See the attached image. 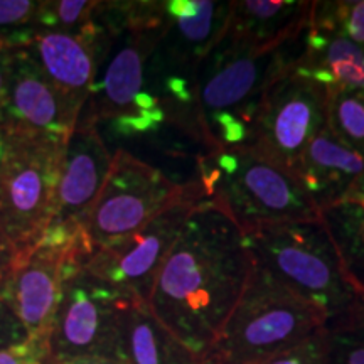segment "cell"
Masks as SVG:
<instances>
[{
  "label": "cell",
  "instance_id": "obj_25",
  "mask_svg": "<svg viewBox=\"0 0 364 364\" xmlns=\"http://www.w3.org/2000/svg\"><path fill=\"white\" fill-rule=\"evenodd\" d=\"M252 364H327L326 332L321 329L302 343Z\"/></svg>",
  "mask_w": 364,
  "mask_h": 364
},
{
  "label": "cell",
  "instance_id": "obj_34",
  "mask_svg": "<svg viewBox=\"0 0 364 364\" xmlns=\"http://www.w3.org/2000/svg\"><path fill=\"white\" fill-rule=\"evenodd\" d=\"M44 364H56V363H54V359L51 358V356H49L48 359H46V363Z\"/></svg>",
  "mask_w": 364,
  "mask_h": 364
},
{
  "label": "cell",
  "instance_id": "obj_16",
  "mask_svg": "<svg viewBox=\"0 0 364 364\" xmlns=\"http://www.w3.org/2000/svg\"><path fill=\"white\" fill-rule=\"evenodd\" d=\"M363 174L364 157L341 144L326 127L307 145L297 179L322 213L343 201Z\"/></svg>",
  "mask_w": 364,
  "mask_h": 364
},
{
  "label": "cell",
  "instance_id": "obj_29",
  "mask_svg": "<svg viewBox=\"0 0 364 364\" xmlns=\"http://www.w3.org/2000/svg\"><path fill=\"white\" fill-rule=\"evenodd\" d=\"M199 0H167L166 12L171 21L191 19L198 14Z\"/></svg>",
  "mask_w": 364,
  "mask_h": 364
},
{
  "label": "cell",
  "instance_id": "obj_33",
  "mask_svg": "<svg viewBox=\"0 0 364 364\" xmlns=\"http://www.w3.org/2000/svg\"><path fill=\"white\" fill-rule=\"evenodd\" d=\"M351 193H364V174L359 177L356 184H354V188L351 189ZM349 193V194H351Z\"/></svg>",
  "mask_w": 364,
  "mask_h": 364
},
{
  "label": "cell",
  "instance_id": "obj_10",
  "mask_svg": "<svg viewBox=\"0 0 364 364\" xmlns=\"http://www.w3.org/2000/svg\"><path fill=\"white\" fill-rule=\"evenodd\" d=\"M132 295L86 272L73 270L49 331V354L56 363L80 358L118 359L122 312Z\"/></svg>",
  "mask_w": 364,
  "mask_h": 364
},
{
  "label": "cell",
  "instance_id": "obj_24",
  "mask_svg": "<svg viewBox=\"0 0 364 364\" xmlns=\"http://www.w3.org/2000/svg\"><path fill=\"white\" fill-rule=\"evenodd\" d=\"M312 17L339 29L364 51V0L314 4Z\"/></svg>",
  "mask_w": 364,
  "mask_h": 364
},
{
  "label": "cell",
  "instance_id": "obj_26",
  "mask_svg": "<svg viewBox=\"0 0 364 364\" xmlns=\"http://www.w3.org/2000/svg\"><path fill=\"white\" fill-rule=\"evenodd\" d=\"M38 9L34 0H0V33L34 27Z\"/></svg>",
  "mask_w": 364,
  "mask_h": 364
},
{
  "label": "cell",
  "instance_id": "obj_11",
  "mask_svg": "<svg viewBox=\"0 0 364 364\" xmlns=\"http://www.w3.org/2000/svg\"><path fill=\"white\" fill-rule=\"evenodd\" d=\"M206 201L201 181H189L188 191L179 201L154 218L134 235L91 253L83 268L115 287L120 292L149 302L161 268L179 238L191 213Z\"/></svg>",
  "mask_w": 364,
  "mask_h": 364
},
{
  "label": "cell",
  "instance_id": "obj_23",
  "mask_svg": "<svg viewBox=\"0 0 364 364\" xmlns=\"http://www.w3.org/2000/svg\"><path fill=\"white\" fill-rule=\"evenodd\" d=\"M327 364H364V306L324 326Z\"/></svg>",
  "mask_w": 364,
  "mask_h": 364
},
{
  "label": "cell",
  "instance_id": "obj_28",
  "mask_svg": "<svg viewBox=\"0 0 364 364\" xmlns=\"http://www.w3.org/2000/svg\"><path fill=\"white\" fill-rule=\"evenodd\" d=\"M17 260H19L17 250L14 248L11 240L7 238V235L4 233V230L0 228V284H2L4 279L9 275V272L12 270Z\"/></svg>",
  "mask_w": 364,
  "mask_h": 364
},
{
  "label": "cell",
  "instance_id": "obj_18",
  "mask_svg": "<svg viewBox=\"0 0 364 364\" xmlns=\"http://www.w3.org/2000/svg\"><path fill=\"white\" fill-rule=\"evenodd\" d=\"M226 38L258 46H282L300 39L311 24L312 2L243 0L230 2Z\"/></svg>",
  "mask_w": 364,
  "mask_h": 364
},
{
  "label": "cell",
  "instance_id": "obj_8",
  "mask_svg": "<svg viewBox=\"0 0 364 364\" xmlns=\"http://www.w3.org/2000/svg\"><path fill=\"white\" fill-rule=\"evenodd\" d=\"M188 184L172 181L161 169L124 149L115 150L110 172L81 235L86 258L144 228L179 201Z\"/></svg>",
  "mask_w": 364,
  "mask_h": 364
},
{
  "label": "cell",
  "instance_id": "obj_7",
  "mask_svg": "<svg viewBox=\"0 0 364 364\" xmlns=\"http://www.w3.org/2000/svg\"><path fill=\"white\" fill-rule=\"evenodd\" d=\"M295 43L258 46L223 36L204 61L196 85L194 130L204 144L209 127L220 117H235L250 129L263 91L297 63L300 54L290 48Z\"/></svg>",
  "mask_w": 364,
  "mask_h": 364
},
{
  "label": "cell",
  "instance_id": "obj_12",
  "mask_svg": "<svg viewBox=\"0 0 364 364\" xmlns=\"http://www.w3.org/2000/svg\"><path fill=\"white\" fill-rule=\"evenodd\" d=\"M86 252L81 240L41 238L14 265L0 284L4 302L31 339H49L63 284L73 270L83 267Z\"/></svg>",
  "mask_w": 364,
  "mask_h": 364
},
{
  "label": "cell",
  "instance_id": "obj_1",
  "mask_svg": "<svg viewBox=\"0 0 364 364\" xmlns=\"http://www.w3.org/2000/svg\"><path fill=\"white\" fill-rule=\"evenodd\" d=\"M253 267L255 258L238 226L203 201L182 226L147 306L201 363L225 329Z\"/></svg>",
  "mask_w": 364,
  "mask_h": 364
},
{
  "label": "cell",
  "instance_id": "obj_21",
  "mask_svg": "<svg viewBox=\"0 0 364 364\" xmlns=\"http://www.w3.org/2000/svg\"><path fill=\"white\" fill-rule=\"evenodd\" d=\"M327 129L364 157V90L327 88Z\"/></svg>",
  "mask_w": 364,
  "mask_h": 364
},
{
  "label": "cell",
  "instance_id": "obj_32",
  "mask_svg": "<svg viewBox=\"0 0 364 364\" xmlns=\"http://www.w3.org/2000/svg\"><path fill=\"white\" fill-rule=\"evenodd\" d=\"M343 201H351L354 204H358V206L364 211V193H351L346 196Z\"/></svg>",
  "mask_w": 364,
  "mask_h": 364
},
{
  "label": "cell",
  "instance_id": "obj_9",
  "mask_svg": "<svg viewBox=\"0 0 364 364\" xmlns=\"http://www.w3.org/2000/svg\"><path fill=\"white\" fill-rule=\"evenodd\" d=\"M326 127L327 86L295 63L262 93L241 145L297 177L307 145Z\"/></svg>",
  "mask_w": 364,
  "mask_h": 364
},
{
  "label": "cell",
  "instance_id": "obj_5",
  "mask_svg": "<svg viewBox=\"0 0 364 364\" xmlns=\"http://www.w3.org/2000/svg\"><path fill=\"white\" fill-rule=\"evenodd\" d=\"M326 317L255 262L225 329L199 364H252L302 343Z\"/></svg>",
  "mask_w": 364,
  "mask_h": 364
},
{
  "label": "cell",
  "instance_id": "obj_30",
  "mask_svg": "<svg viewBox=\"0 0 364 364\" xmlns=\"http://www.w3.org/2000/svg\"><path fill=\"white\" fill-rule=\"evenodd\" d=\"M6 49L7 46L0 36V130L4 125V86H6Z\"/></svg>",
  "mask_w": 364,
  "mask_h": 364
},
{
  "label": "cell",
  "instance_id": "obj_19",
  "mask_svg": "<svg viewBox=\"0 0 364 364\" xmlns=\"http://www.w3.org/2000/svg\"><path fill=\"white\" fill-rule=\"evenodd\" d=\"M118 361L122 364H199L198 358L157 321L147 302L135 297L127 302L122 312Z\"/></svg>",
  "mask_w": 364,
  "mask_h": 364
},
{
  "label": "cell",
  "instance_id": "obj_2",
  "mask_svg": "<svg viewBox=\"0 0 364 364\" xmlns=\"http://www.w3.org/2000/svg\"><path fill=\"white\" fill-rule=\"evenodd\" d=\"M117 4L122 27L105 49L78 122H110L120 135L147 134L167 120L161 100L145 90V75L171 19L166 2Z\"/></svg>",
  "mask_w": 364,
  "mask_h": 364
},
{
  "label": "cell",
  "instance_id": "obj_14",
  "mask_svg": "<svg viewBox=\"0 0 364 364\" xmlns=\"http://www.w3.org/2000/svg\"><path fill=\"white\" fill-rule=\"evenodd\" d=\"M113 154L97 125L78 122L63 150L53 216L43 238L81 240L85 223L110 172Z\"/></svg>",
  "mask_w": 364,
  "mask_h": 364
},
{
  "label": "cell",
  "instance_id": "obj_3",
  "mask_svg": "<svg viewBox=\"0 0 364 364\" xmlns=\"http://www.w3.org/2000/svg\"><path fill=\"white\" fill-rule=\"evenodd\" d=\"M198 167L206 201L221 209L243 235L322 218L297 177L248 145L208 150L198 159Z\"/></svg>",
  "mask_w": 364,
  "mask_h": 364
},
{
  "label": "cell",
  "instance_id": "obj_31",
  "mask_svg": "<svg viewBox=\"0 0 364 364\" xmlns=\"http://www.w3.org/2000/svg\"><path fill=\"white\" fill-rule=\"evenodd\" d=\"M56 364H122V363L115 358H80V359H70V361H61Z\"/></svg>",
  "mask_w": 364,
  "mask_h": 364
},
{
  "label": "cell",
  "instance_id": "obj_22",
  "mask_svg": "<svg viewBox=\"0 0 364 364\" xmlns=\"http://www.w3.org/2000/svg\"><path fill=\"white\" fill-rule=\"evenodd\" d=\"M100 2L91 0H48L39 2L34 27L70 34H93L98 29Z\"/></svg>",
  "mask_w": 364,
  "mask_h": 364
},
{
  "label": "cell",
  "instance_id": "obj_4",
  "mask_svg": "<svg viewBox=\"0 0 364 364\" xmlns=\"http://www.w3.org/2000/svg\"><path fill=\"white\" fill-rule=\"evenodd\" d=\"M245 238L255 262L324 314L326 324L364 306L322 218L262 228Z\"/></svg>",
  "mask_w": 364,
  "mask_h": 364
},
{
  "label": "cell",
  "instance_id": "obj_35",
  "mask_svg": "<svg viewBox=\"0 0 364 364\" xmlns=\"http://www.w3.org/2000/svg\"><path fill=\"white\" fill-rule=\"evenodd\" d=\"M2 147H4V144H2V135H0V156H2Z\"/></svg>",
  "mask_w": 364,
  "mask_h": 364
},
{
  "label": "cell",
  "instance_id": "obj_17",
  "mask_svg": "<svg viewBox=\"0 0 364 364\" xmlns=\"http://www.w3.org/2000/svg\"><path fill=\"white\" fill-rule=\"evenodd\" d=\"M297 66L327 88L364 90V51L334 26L316 21L304 33Z\"/></svg>",
  "mask_w": 364,
  "mask_h": 364
},
{
  "label": "cell",
  "instance_id": "obj_13",
  "mask_svg": "<svg viewBox=\"0 0 364 364\" xmlns=\"http://www.w3.org/2000/svg\"><path fill=\"white\" fill-rule=\"evenodd\" d=\"M0 36L6 46H19L33 56L71 115L80 120L97 80L98 65L110 41V33L98 22V29L86 36L39 27L0 33Z\"/></svg>",
  "mask_w": 364,
  "mask_h": 364
},
{
  "label": "cell",
  "instance_id": "obj_6",
  "mask_svg": "<svg viewBox=\"0 0 364 364\" xmlns=\"http://www.w3.org/2000/svg\"><path fill=\"white\" fill-rule=\"evenodd\" d=\"M0 135V228L21 260L51 221L66 140L12 132Z\"/></svg>",
  "mask_w": 364,
  "mask_h": 364
},
{
  "label": "cell",
  "instance_id": "obj_15",
  "mask_svg": "<svg viewBox=\"0 0 364 364\" xmlns=\"http://www.w3.org/2000/svg\"><path fill=\"white\" fill-rule=\"evenodd\" d=\"M76 120L24 48L7 46L0 132L68 139Z\"/></svg>",
  "mask_w": 364,
  "mask_h": 364
},
{
  "label": "cell",
  "instance_id": "obj_27",
  "mask_svg": "<svg viewBox=\"0 0 364 364\" xmlns=\"http://www.w3.org/2000/svg\"><path fill=\"white\" fill-rule=\"evenodd\" d=\"M49 354L48 339H26L0 349V364H44Z\"/></svg>",
  "mask_w": 364,
  "mask_h": 364
},
{
  "label": "cell",
  "instance_id": "obj_20",
  "mask_svg": "<svg viewBox=\"0 0 364 364\" xmlns=\"http://www.w3.org/2000/svg\"><path fill=\"white\" fill-rule=\"evenodd\" d=\"M343 267L364 300V211L351 201H341L322 211Z\"/></svg>",
  "mask_w": 364,
  "mask_h": 364
}]
</instances>
